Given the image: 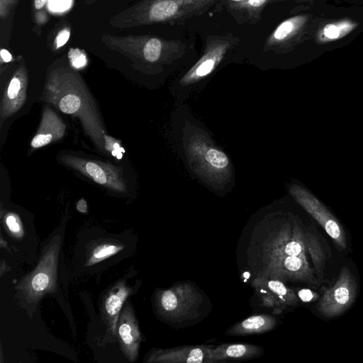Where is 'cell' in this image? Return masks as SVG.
<instances>
[{
	"label": "cell",
	"instance_id": "obj_1",
	"mask_svg": "<svg viewBox=\"0 0 363 363\" xmlns=\"http://www.w3.org/2000/svg\"><path fill=\"white\" fill-rule=\"evenodd\" d=\"M45 99L63 113L79 118L97 147L104 152L105 129L96 104L77 72L65 66L50 70L45 86Z\"/></svg>",
	"mask_w": 363,
	"mask_h": 363
},
{
	"label": "cell",
	"instance_id": "obj_2",
	"mask_svg": "<svg viewBox=\"0 0 363 363\" xmlns=\"http://www.w3.org/2000/svg\"><path fill=\"white\" fill-rule=\"evenodd\" d=\"M222 0H141L114 15V28H130L152 24H175L204 14Z\"/></svg>",
	"mask_w": 363,
	"mask_h": 363
},
{
	"label": "cell",
	"instance_id": "obj_3",
	"mask_svg": "<svg viewBox=\"0 0 363 363\" xmlns=\"http://www.w3.org/2000/svg\"><path fill=\"white\" fill-rule=\"evenodd\" d=\"M101 40L108 49L146 68H162L170 65L181 58L186 50V45L181 40L151 35L104 34Z\"/></svg>",
	"mask_w": 363,
	"mask_h": 363
},
{
	"label": "cell",
	"instance_id": "obj_4",
	"mask_svg": "<svg viewBox=\"0 0 363 363\" xmlns=\"http://www.w3.org/2000/svg\"><path fill=\"white\" fill-rule=\"evenodd\" d=\"M61 241L60 235H55L45 247L35 269L23 277L16 286L20 302L27 310L35 307L45 294L57 291Z\"/></svg>",
	"mask_w": 363,
	"mask_h": 363
},
{
	"label": "cell",
	"instance_id": "obj_5",
	"mask_svg": "<svg viewBox=\"0 0 363 363\" xmlns=\"http://www.w3.org/2000/svg\"><path fill=\"white\" fill-rule=\"evenodd\" d=\"M232 34L208 36L201 57L176 82V98L184 99L205 82L221 64L227 53L239 43Z\"/></svg>",
	"mask_w": 363,
	"mask_h": 363
},
{
	"label": "cell",
	"instance_id": "obj_6",
	"mask_svg": "<svg viewBox=\"0 0 363 363\" xmlns=\"http://www.w3.org/2000/svg\"><path fill=\"white\" fill-rule=\"evenodd\" d=\"M210 140L196 135L189 138L184 145L185 160L191 172L208 184L213 185V179L229 181L232 174L230 160L227 154Z\"/></svg>",
	"mask_w": 363,
	"mask_h": 363
},
{
	"label": "cell",
	"instance_id": "obj_7",
	"mask_svg": "<svg viewBox=\"0 0 363 363\" xmlns=\"http://www.w3.org/2000/svg\"><path fill=\"white\" fill-rule=\"evenodd\" d=\"M201 301V295L196 286L186 282L158 290L155 298L157 313L167 320L175 322L185 319Z\"/></svg>",
	"mask_w": 363,
	"mask_h": 363
},
{
	"label": "cell",
	"instance_id": "obj_8",
	"mask_svg": "<svg viewBox=\"0 0 363 363\" xmlns=\"http://www.w3.org/2000/svg\"><path fill=\"white\" fill-rule=\"evenodd\" d=\"M263 270L259 275L281 281H314L313 271L307 258L263 251Z\"/></svg>",
	"mask_w": 363,
	"mask_h": 363
},
{
	"label": "cell",
	"instance_id": "obj_9",
	"mask_svg": "<svg viewBox=\"0 0 363 363\" xmlns=\"http://www.w3.org/2000/svg\"><path fill=\"white\" fill-rule=\"evenodd\" d=\"M289 193L294 199L324 228L340 249L343 250L347 247V240L342 225L316 197L298 184L291 185L289 187Z\"/></svg>",
	"mask_w": 363,
	"mask_h": 363
},
{
	"label": "cell",
	"instance_id": "obj_10",
	"mask_svg": "<svg viewBox=\"0 0 363 363\" xmlns=\"http://www.w3.org/2000/svg\"><path fill=\"white\" fill-rule=\"evenodd\" d=\"M356 294L355 277L347 267H343L335 284L325 291L317 308L325 317L340 315L351 306Z\"/></svg>",
	"mask_w": 363,
	"mask_h": 363
},
{
	"label": "cell",
	"instance_id": "obj_11",
	"mask_svg": "<svg viewBox=\"0 0 363 363\" xmlns=\"http://www.w3.org/2000/svg\"><path fill=\"white\" fill-rule=\"evenodd\" d=\"M61 160L67 166L110 190L122 193L127 191V182L123 172L117 167L72 155H64Z\"/></svg>",
	"mask_w": 363,
	"mask_h": 363
},
{
	"label": "cell",
	"instance_id": "obj_12",
	"mask_svg": "<svg viewBox=\"0 0 363 363\" xmlns=\"http://www.w3.org/2000/svg\"><path fill=\"white\" fill-rule=\"evenodd\" d=\"M308 15H297L281 22L270 33L264 43V52L284 53L296 45L304 33L308 23Z\"/></svg>",
	"mask_w": 363,
	"mask_h": 363
},
{
	"label": "cell",
	"instance_id": "obj_13",
	"mask_svg": "<svg viewBox=\"0 0 363 363\" xmlns=\"http://www.w3.org/2000/svg\"><path fill=\"white\" fill-rule=\"evenodd\" d=\"M252 285L262 305L274 311L280 312L286 306L297 303L295 293L279 279L258 275Z\"/></svg>",
	"mask_w": 363,
	"mask_h": 363
},
{
	"label": "cell",
	"instance_id": "obj_14",
	"mask_svg": "<svg viewBox=\"0 0 363 363\" xmlns=\"http://www.w3.org/2000/svg\"><path fill=\"white\" fill-rule=\"evenodd\" d=\"M116 337L124 356L130 362H135L138 355L141 333L133 308L126 302L120 313Z\"/></svg>",
	"mask_w": 363,
	"mask_h": 363
},
{
	"label": "cell",
	"instance_id": "obj_15",
	"mask_svg": "<svg viewBox=\"0 0 363 363\" xmlns=\"http://www.w3.org/2000/svg\"><path fill=\"white\" fill-rule=\"evenodd\" d=\"M211 345H185L154 350L145 362L148 363H213Z\"/></svg>",
	"mask_w": 363,
	"mask_h": 363
},
{
	"label": "cell",
	"instance_id": "obj_16",
	"mask_svg": "<svg viewBox=\"0 0 363 363\" xmlns=\"http://www.w3.org/2000/svg\"><path fill=\"white\" fill-rule=\"evenodd\" d=\"M28 74L23 61L19 63L8 85L1 102V123L14 114L26 100Z\"/></svg>",
	"mask_w": 363,
	"mask_h": 363
},
{
	"label": "cell",
	"instance_id": "obj_17",
	"mask_svg": "<svg viewBox=\"0 0 363 363\" xmlns=\"http://www.w3.org/2000/svg\"><path fill=\"white\" fill-rule=\"evenodd\" d=\"M132 289L125 281H119L113 285L102 301V318L108 330L116 336V330L121 311Z\"/></svg>",
	"mask_w": 363,
	"mask_h": 363
},
{
	"label": "cell",
	"instance_id": "obj_18",
	"mask_svg": "<svg viewBox=\"0 0 363 363\" xmlns=\"http://www.w3.org/2000/svg\"><path fill=\"white\" fill-rule=\"evenodd\" d=\"M65 131L63 121L50 108H46L43 113L39 128L33 138L30 145L39 148L61 139Z\"/></svg>",
	"mask_w": 363,
	"mask_h": 363
},
{
	"label": "cell",
	"instance_id": "obj_19",
	"mask_svg": "<svg viewBox=\"0 0 363 363\" xmlns=\"http://www.w3.org/2000/svg\"><path fill=\"white\" fill-rule=\"evenodd\" d=\"M263 349L255 345L246 343L223 344L213 347L211 359L213 363L228 360L249 359L263 354Z\"/></svg>",
	"mask_w": 363,
	"mask_h": 363
},
{
	"label": "cell",
	"instance_id": "obj_20",
	"mask_svg": "<svg viewBox=\"0 0 363 363\" xmlns=\"http://www.w3.org/2000/svg\"><path fill=\"white\" fill-rule=\"evenodd\" d=\"M272 0H242L240 2L225 3L228 11L240 24H255L261 18V13Z\"/></svg>",
	"mask_w": 363,
	"mask_h": 363
},
{
	"label": "cell",
	"instance_id": "obj_21",
	"mask_svg": "<svg viewBox=\"0 0 363 363\" xmlns=\"http://www.w3.org/2000/svg\"><path fill=\"white\" fill-rule=\"evenodd\" d=\"M277 323V319L272 315H255L233 325L225 331V334L231 336H244L263 333L274 329Z\"/></svg>",
	"mask_w": 363,
	"mask_h": 363
},
{
	"label": "cell",
	"instance_id": "obj_22",
	"mask_svg": "<svg viewBox=\"0 0 363 363\" xmlns=\"http://www.w3.org/2000/svg\"><path fill=\"white\" fill-rule=\"evenodd\" d=\"M357 26L356 23L347 19L329 23L320 29L318 39L321 43L339 40L353 30Z\"/></svg>",
	"mask_w": 363,
	"mask_h": 363
},
{
	"label": "cell",
	"instance_id": "obj_23",
	"mask_svg": "<svg viewBox=\"0 0 363 363\" xmlns=\"http://www.w3.org/2000/svg\"><path fill=\"white\" fill-rule=\"evenodd\" d=\"M124 247L123 245L114 240L103 241L94 245L89 252L86 266L89 267L101 262L122 251Z\"/></svg>",
	"mask_w": 363,
	"mask_h": 363
},
{
	"label": "cell",
	"instance_id": "obj_24",
	"mask_svg": "<svg viewBox=\"0 0 363 363\" xmlns=\"http://www.w3.org/2000/svg\"><path fill=\"white\" fill-rule=\"evenodd\" d=\"M304 242L316 270L320 272L325 265V255L317 238L309 233H305Z\"/></svg>",
	"mask_w": 363,
	"mask_h": 363
},
{
	"label": "cell",
	"instance_id": "obj_25",
	"mask_svg": "<svg viewBox=\"0 0 363 363\" xmlns=\"http://www.w3.org/2000/svg\"><path fill=\"white\" fill-rule=\"evenodd\" d=\"M48 1V0H32V18L35 27L40 28L49 20L45 9Z\"/></svg>",
	"mask_w": 363,
	"mask_h": 363
},
{
	"label": "cell",
	"instance_id": "obj_26",
	"mask_svg": "<svg viewBox=\"0 0 363 363\" xmlns=\"http://www.w3.org/2000/svg\"><path fill=\"white\" fill-rule=\"evenodd\" d=\"M5 226L9 233L14 238L23 237L24 230L19 216L14 213H8L4 216Z\"/></svg>",
	"mask_w": 363,
	"mask_h": 363
},
{
	"label": "cell",
	"instance_id": "obj_27",
	"mask_svg": "<svg viewBox=\"0 0 363 363\" xmlns=\"http://www.w3.org/2000/svg\"><path fill=\"white\" fill-rule=\"evenodd\" d=\"M68 57L72 66L76 69L84 67L87 62L86 54L78 48H71Z\"/></svg>",
	"mask_w": 363,
	"mask_h": 363
},
{
	"label": "cell",
	"instance_id": "obj_28",
	"mask_svg": "<svg viewBox=\"0 0 363 363\" xmlns=\"http://www.w3.org/2000/svg\"><path fill=\"white\" fill-rule=\"evenodd\" d=\"M71 30L69 27H65L60 30L55 37L53 41V48L58 50L63 47L69 40Z\"/></svg>",
	"mask_w": 363,
	"mask_h": 363
},
{
	"label": "cell",
	"instance_id": "obj_29",
	"mask_svg": "<svg viewBox=\"0 0 363 363\" xmlns=\"http://www.w3.org/2000/svg\"><path fill=\"white\" fill-rule=\"evenodd\" d=\"M18 0H0V18L6 19Z\"/></svg>",
	"mask_w": 363,
	"mask_h": 363
},
{
	"label": "cell",
	"instance_id": "obj_30",
	"mask_svg": "<svg viewBox=\"0 0 363 363\" xmlns=\"http://www.w3.org/2000/svg\"><path fill=\"white\" fill-rule=\"evenodd\" d=\"M298 298L303 302H309L317 298L318 295L308 289H303L298 292Z\"/></svg>",
	"mask_w": 363,
	"mask_h": 363
},
{
	"label": "cell",
	"instance_id": "obj_31",
	"mask_svg": "<svg viewBox=\"0 0 363 363\" xmlns=\"http://www.w3.org/2000/svg\"><path fill=\"white\" fill-rule=\"evenodd\" d=\"M1 61L4 62H9L12 60V55L6 49H1L0 52Z\"/></svg>",
	"mask_w": 363,
	"mask_h": 363
},
{
	"label": "cell",
	"instance_id": "obj_32",
	"mask_svg": "<svg viewBox=\"0 0 363 363\" xmlns=\"http://www.w3.org/2000/svg\"><path fill=\"white\" fill-rule=\"evenodd\" d=\"M77 209L81 213H86L87 211L86 201L84 199H81L77 202Z\"/></svg>",
	"mask_w": 363,
	"mask_h": 363
},
{
	"label": "cell",
	"instance_id": "obj_33",
	"mask_svg": "<svg viewBox=\"0 0 363 363\" xmlns=\"http://www.w3.org/2000/svg\"><path fill=\"white\" fill-rule=\"evenodd\" d=\"M84 3L88 5L94 4L96 0H84Z\"/></svg>",
	"mask_w": 363,
	"mask_h": 363
},
{
	"label": "cell",
	"instance_id": "obj_34",
	"mask_svg": "<svg viewBox=\"0 0 363 363\" xmlns=\"http://www.w3.org/2000/svg\"><path fill=\"white\" fill-rule=\"evenodd\" d=\"M225 1V3H229V2H240L242 0H223Z\"/></svg>",
	"mask_w": 363,
	"mask_h": 363
},
{
	"label": "cell",
	"instance_id": "obj_35",
	"mask_svg": "<svg viewBox=\"0 0 363 363\" xmlns=\"http://www.w3.org/2000/svg\"><path fill=\"white\" fill-rule=\"evenodd\" d=\"M286 1V0H272V3L277 2V1Z\"/></svg>",
	"mask_w": 363,
	"mask_h": 363
}]
</instances>
